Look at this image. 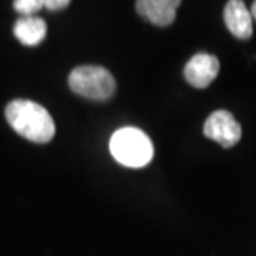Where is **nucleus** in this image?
I'll return each instance as SVG.
<instances>
[{
    "mask_svg": "<svg viewBox=\"0 0 256 256\" xmlns=\"http://www.w3.org/2000/svg\"><path fill=\"white\" fill-rule=\"evenodd\" d=\"M5 118L14 132L34 143H48L55 136V122L37 102L17 98L5 106Z\"/></svg>",
    "mask_w": 256,
    "mask_h": 256,
    "instance_id": "nucleus-1",
    "label": "nucleus"
},
{
    "mask_svg": "<svg viewBox=\"0 0 256 256\" xmlns=\"http://www.w3.org/2000/svg\"><path fill=\"white\" fill-rule=\"evenodd\" d=\"M110 153L126 168H143L153 160V143L145 132L136 126L118 128L110 138Z\"/></svg>",
    "mask_w": 256,
    "mask_h": 256,
    "instance_id": "nucleus-2",
    "label": "nucleus"
},
{
    "mask_svg": "<svg viewBox=\"0 0 256 256\" xmlns=\"http://www.w3.org/2000/svg\"><path fill=\"white\" fill-rule=\"evenodd\" d=\"M68 86L76 95L104 102L115 95L116 82L105 66L82 65L70 72Z\"/></svg>",
    "mask_w": 256,
    "mask_h": 256,
    "instance_id": "nucleus-3",
    "label": "nucleus"
},
{
    "mask_svg": "<svg viewBox=\"0 0 256 256\" xmlns=\"http://www.w3.org/2000/svg\"><path fill=\"white\" fill-rule=\"evenodd\" d=\"M204 136L220 143L223 148H232L242 140V125L226 110H216L210 114L203 125Z\"/></svg>",
    "mask_w": 256,
    "mask_h": 256,
    "instance_id": "nucleus-4",
    "label": "nucleus"
},
{
    "mask_svg": "<svg viewBox=\"0 0 256 256\" xmlns=\"http://www.w3.org/2000/svg\"><path fill=\"white\" fill-rule=\"evenodd\" d=\"M220 62L212 54H196L185 65L183 75L185 80L194 88H206L218 76Z\"/></svg>",
    "mask_w": 256,
    "mask_h": 256,
    "instance_id": "nucleus-5",
    "label": "nucleus"
},
{
    "mask_svg": "<svg viewBox=\"0 0 256 256\" xmlns=\"http://www.w3.org/2000/svg\"><path fill=\"white\" fill-rule=\"evenodd\" d=\"M223 18L226 28L240 40H248L253 35V17L252 10L242 0H230L224 5Z\"/></svg>",
    "mask_w": 256,
    "mask_h": 256,
    "instance_id": "nucleus-6",
    "label": "nucleus"
},
{
    "mask_svg": "<svg viewBox=\"0 0 256 256\" xmlns=\"http://www.w3.org/2000/svg\"><path fill=\"white\" fill-rule=\"evenodd\" d=\"M135 7L136 12L150 24L156 27H166L175 20L180 2L178 0H138Z\"/></svg>",
    "mask_w": 256,
    "mask_h": 256,
    "instance_id": "nucleus-7",
    "label": "nucleus"
},
{
    "mask_svg": "<svg viewBox=\"0 0 256 256\" xmlns=\"http://www.w3.org/2000/svg\"><path fill=\"white\" fill-rule=\"evenodd\" d=\"M14 35L22 45L35 47L47 35V24L38 17H20L14 25Z\"/></svg>",
    "mask_w": 256,
    "mask_h": 256,
    "instance_id": "nucleus-8",
    "label": "nucleus"
},
{
    "mask_svg": "<svg viewBox=\"0 0 256 256\" xmlns=\"http://www.w3.org/2000/svg\"><path fill=\"white\" fill-rule=\"evenodd\" d=\"M44 2L45 0H15L14 8L22 14V17H34V14L44 8Z\"/></svg>",
    "mask_w": 256,
    "mask_h": 256,
    "instance_id": "nucleus-9",
    "label": "nucleus"
},
{
    "mask_svg": "<svg viewBox=\"0 0 256 256\" xmlns=\"http://www.w3.org/2000/svg\"><path fill=\"white\" fill-rule=\"evenodd\" d=\"M70 2L68 0H45L44 2V7L52 10V12H55V10H62L65 7H68Z\"/></svg>",
    "mask_w": 256,
    "mask_h": 256,
    "instance_id": "nucleus-10",
    "label": "nucleus"
},
{
    "mask_svg": "<svg viewBox=\"0 0 256 256\" xmlns=\"http://www.w3.org/2000/svg\"><path fill=\"white\" fill-rule=\"evenodd\" d=\"M252 17L256 20V2H253V5H252Z\"/></svg>",
    "mask_w": 256,
    "mask_h": 256,
    "instance_id": "nucleus-11",
    "label": "nucleus"
}]
</instances>
